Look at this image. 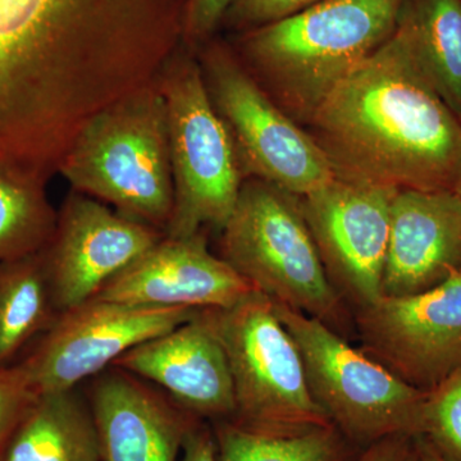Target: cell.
Wrapping results in <instances>:
<instances>
[{"label": "cell", "instance_id": "1", "mask_svg": "<svg viewBox=\"0 0 461 461\" xmlns=\"http://www.w3.org/2000/svg\"><path fill=\"white\" fill-rule=\"evenodd\" d=\"M186 0H0V158L59 162L94 115L151 83Z\"/></svg>", "mask_w": 461, "mask_h": 461}, {"label": "cell", "instance_id": "2", "mask_svg": "<svg viewBox=\"0 0 461 461\" xmlns=\"http://www.w3.org/2000/svg\"><path fill=\"white\" fill-rule=\"evenodd\" d=\"M304 129L342 180L396 190L460 186L461 120L397 27L330 90Z\"/></svg>", "mask_w": 461, "mask_h": 461}, {"label": "cell", "instance_id": "3", "mask_svg": "<svg viewBox=\"0 0 461 461\" xmlns=\"http://www.w3.org/2000/svg\"><path fill=\"white\" fill-rule=\"evenodd\" d=\"M402 3L321 0L227 41L269 98L305 127L330 90L393 36Z\"/></svg>", "mask_w": 461, "mask_h": 461}, {"label": "cell", "instance_id": "4", "mask_svg": "<svg viewBox=\"0 0 461 461\" xmlns=\"http://www.w3.org/2000/svg\"><path fill=\"white\" fill-rule=\"evenodd\" d=\"M58 173L72 190L166 233L175 187L168 117L158 77L94 115Z\"/></svg>", "mask_w": 461, "mask_h": 461}, {"label": "cell", "instance_id": "5", "mask_svg": "<svg viewBox=\"0 0 461 461\" xmlns=\"http://www.w3.org/2000/svg\"><path fill=\"white\" fill-rule=\"evenodd\" d=\"M220 257L276 304L317 318L336 332L345 329V300L327 277L295 194L245 178L221 230Z\"/></svg>", "mask_w": 461, "mask_h": 461}, {"label": "cell", "instance_id": "6", "mask_svg": "<svg viewBox=\"0 0 461 461\" xmlns=\"http://www.w3.org/2000/svg\"><path fill=\"white\" fill-rule=\"evenodd\" d=\"M168 117L175 203L166 235L189 238L223 229L245 175L232 136L218 114L195 51L181 45L158 76Z\"/></svg>", "mask_w": 461, "mask_h": 461}, {"label": "cell", "instance_id": "7", "mask_svg": "<svg viewBox=\"0 0 461 461\" xmlns=\"http://www.w3.org/2000/svg\"><path fill=\"white\" fill-rule=\"evenodd\" d=\"M229 360L240 429L263 435H296L330 426L306 381L295 339L272 300L254 291L226 309H202Z\"/></svg>", "mask_w": 461, "mask_h": 461}, {"label": "cell", "instance_id": "8", "mask_svg": "<svg viewBox=\"0 0 461 461\" xmlns=\"http://www.w3.org/2000/svg\"><path fill=\"white\" fill-rule=\"evenodd\" d=\"M273 305L302 353L312 396L351 444L364 448L387 437L421 435L427 391L396 377L317 318Z\"/></svg>", "mask_w": 461, "mask_h": 461}, {"label": "cell", "instance_id": "9", "mask_svg": "<svg viewBox=\"0 0 461 461\" xmlns=\"http://www.w3.org/2000/svg\"><path fill=\"white\" fill-rule=\"evenodd\" d=\"M195 53L245 178H259L303 196L336 177L317 142L269 98L227 39L217 35Z\"/></svg>", "mask_w": 461, "mask_h": 461}, {"label": "cell", "instance_id": "10", "mask_svg": "<svg viewBox=\"0 0 461 461\" xmlns=\"http://www.w3.org/2000/svg\"><path fill=\"white\" fill-rule=\"evenodd\" d=\"M198 309L87 300L62 312L18 360L36 393L75 390L111 368L135 346L168 332Z\"/></svg>", "mask_w": 461, "mask_h": 461}, {"label": "cell", "instance_id": "11", "mask_svg": "<svg viewBox=\"0 0 461 461\" xmlns=\"http://www.w3.org/2000/svg\"><path fill=\"white\" fill-rule=\"evenodd\" d=\"M364 354L411 386L429 391L461 366V269L438 286L384 295L357 309Z\"/></svg>", "mask_w": 461, "mask_h": 461}, {"label": "cell", "instance_id": "12", "mask_svg": "<svg viewBox=\"0 0 461 461\" xmlns=\"http://www.w3.org/2000/svg\"><path fill=\"white\" fill-rule=\"evenodd\" d=\"M396 189L335 177L300 196L327 277L357 309L384 296Z\"/></svg>", "mask_w": 461, "mask_h": 461}, {"label": "cell", "instance_id": "13", "mask_svg": "<svg viewBox=\"0 0 461 461\" xmlns=\"http://www.w3.org/2000/svg\"><path fill=\"white\" fill-rule=\"evenodd\" d=\"M165 235L72 190L57 212L56 229L42 249L60 313L94 299Z\"/></svg>", "mask_w": 461, "mask_h": 461}, {"label": "cell", "instance_id": "14", "mask_svg": "<svg viewBox=\"0 0 461 461\" xmlns=\"http://www.w3.org/2000/svg\"><path fill=\"white\" fill-rule=\"evenodd\" d=\"M254 291L209 250L205 232H199L189 238L163 236L95 297L131 305L226 309Z\"/></svg>", "mask_w": 461, "mask_h": 461}, {"label": "cell", "instance_id": "15", "mask_svg": "<svg viewBox=\"0 0 461 461\" xmlns=\"http://www.w3.org/2000/svg\"><path fill=\"white\" fill-rule=\"evenodd\" d=\"M112 366L153 382L194 417L211 423L232 420L229 360L202 309L176 329L135 346Z\"/></svg>", "mask_w": 461, "mask_h": 461}, {"label": "cell", "instance_id": "16", "mask_svg": "<svg viewBox=\"0 0 461 461\" xmlns=\"http://www.w3.org/2000/svg\"><path fill=\"white\" fill-rule=\"evenodd\" d=\"M87 402L102 461H178L196 418L118 366L94 377Z\"/></svg>", "mask_w": 461, "mask_h": 461}, {"label": "cell", "instance_id": "17", "mask_svg": "<svg viewBox=\"0 0 461 461\" xmlns=\"http://www.w3.org/2000/svg\"><path fill=\"white\" fill-rule=\"evenodd\" d=\"M461 269V198L455 191L397 190L382 290L409 296Z\"/></svg>", "mask_w": 461, "mask_h": 461}, {"label": "cell", "instance_id": "18", "mask_svg": "<svg viewBox=\"0 0 461 461\" xmlns=\"http://www.w3.org/2000/svg\"><path fill=\"white\" fill-rule=\"evenodd\" d=\"M0 461H102L87 399L75 390L39 393Z\"/></svg>", "mask_w": 461, "mask_h": 461}, {"label": "cell", "instance_id": "19", "mask_svg": "<svg viewBox=\"0 0 461 461\" xmlns=\"http://www.w3.org/2000/svg\"><path fill=\"white\" fill-rule=\"evenodd\" d=\"M396 27L421 74L461 120V0H403Z\"/></svg>", "mask_w": 461, "mask_h": 461}, {"label": "cell", "instance_id": "20", "mask_svg": "<svg viewBox=\"0 0 461 461\" xmlns=\"http://www.w3.org/2000/svg\"><path fill=\"white\" fill-rule=\"evenodd\" d=\"M59 314L42 250L0 262V368L18 363Z\"/></svg>", "mask_w": 461, "mask_h": 461}, {"label": "cell", "instance_id": "21", "mask_svg": "<svg viewBox=\"0 0 461 461\" xmlns=\"http://www.w3.org/2000/svg\"><path fill=\"white\" fill-rule=\"evenodd\" d=\"M48 182L29 167L0 158V262L38 253L50 242L57 211Z\"/></svg>", "mask_w": 461, "mask_h": 461}, {"label": "cell", "instance_id": "22", "mask_svg": "<svg viewBox=\"0 0 461 461\" xmlns=\"http://www.w3.org/2000/svg\"><path fill=\"white\" fill-rule=\"evenodd\" d=\"M212 427L220 461H350L362 450L333 424L296 435L250 432L230 420Z\"/></svg>", "mask_w": 461, "mask_h": 461}, {"label": "cell", "instance_id": "23", "mask_svg": "<svg viewBox=\"0 0 461 461\" xmlns=\"http://www.w3.org/2000/svg\"><path fill=\"white\" fill-rule=\"evenodd\" d=\"M420 437L445 461H461V366L427 391Z\"/></svg>", "mask_w": 461, "mask_h": 461}, {"label": "cell", "instance_id": "24", "mask_svg": "<svg viewBox=\"0 0 461 461\" xmlns=\"http://www.w3.org/2000/svg\"><path fill=\"white\" fill-rule=\"evenodd\" d=\"M321 0H235L223 18L221 32H250L293 16Z\"/></svg>", "mask_w": 461, "mask_h": 461}, {"label": "cell", "instance_id": "25", "mask_svg": "<svg viewBox=\"0 0 461 461\" xmlns=\"http://www.w3.org/2000/svg\"><path fill=\"white\" fill-rule=\"evenodd\" d=\"M36 396L20 363L0 368V457Z\"/></svg>", "mask_w": 461, "mask_h": 461}, {"label": "cell", "instance_id": "26", "mask_svg": "<svg viewBox=\"0 0 461 461\" xmlns=\"http://www.w3.org/2000/svg\"><path fill=\"white\" fill-rule=\"evenodd\" d=\"M235 0H186L182 45L196 51L220 35L223 18Z\"/></svg>", "mask_w": 461, "mask_h": 461}, {"label": "cell", "instance_id": "27", "mask_svg": "<svg viewBox=\"0 0 461 461\" xmlns=\"http://www.w3.org/2000/svg\"><path fill=\"white\" fill-rule=\"evenodd\" d=\"M178 461H220L211 421L194 418L182 441Z\"/></svg>", "mask_w": 461, "mask_h": 461}, {"label": "cell", "instance_id": "28", "mask_svg": "<svg viewBox=\"0 0 461 461\" xmlns=\"http://www.w3.org/2000/svg\"><path fill=\"white\" fill-rule=\"evenodd\" d=\"M412 437L393 436L362 448L350 461H411Z\"/></svg>", "mask_w": 461, "mask_h": 461}, {"label": "cell", "instance_id": "29", "mask_svg": "<svg viewBox=\"0 0 461 461\" xmlns=\"http://www.w3.org/2000/svg\"><path fill=\"white\" fill-rule=\"evenodd\" d=\"M412 448L415 461H445L423 437L412 438Z\"/></svg>", "mask_w": 461, "mask_h": 461}, {"label": "cell", "instance_id": "30", "mask_svg": "<svg viewBox=\"0 0 461 461\" xmlns=\"http://www.w3.org/2000/svg\"><path fill=\"white\" fill-rule=\"evenodd\" d=\"M455 193H456V194H457V195H459V196H460V198H461V184H460V186H459V187H457L456 191H455Z\"/></svg>", "mask_w": 461, "mask_h": 461}, {"label": "cell", "instance_id": "31", "mask_svg": "<svg viewBox=\"0 0 461 461\" xmlns=\"http://www.w3.org/2000/svg\"><path fill=\"white\" fill-rule=\"evenodd\" d=\"M411 461H415V459H414V448H412V459H411Z\"/></svg>", "mask_w": 461, "mask_h": 461}]
</instances>
